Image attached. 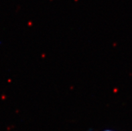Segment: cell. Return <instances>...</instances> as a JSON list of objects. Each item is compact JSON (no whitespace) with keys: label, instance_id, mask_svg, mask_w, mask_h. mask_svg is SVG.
Returning a JSON list of instances; mask_svg holds the SVG:
<instances>
[{"label":"cell","instance_id":"6da1fadb","mask_svg":"<svg viewBox=\"0 0 132 131\" xmlns=\"http://www.w3.org/2000/svg\"><path fill=\"white\" fill-rule=\"evenodd\" d=\"M105 131H111V130H105Z\"/></svg>","mask_w":132,"mask_h":131}]
</instances>
